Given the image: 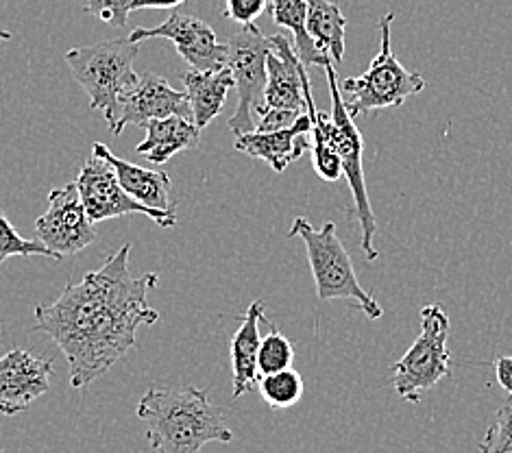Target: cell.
<instances>
[{
    "instance_id": "cell-1",
    "label": "cell",
    "mask_w": 512,
    "mask_h": 453,
    "mask_svg": "<svg viewBox=\"0 0 512 453\" xmlns=\"http://www.w3.org/2000/svg\"><path fill=\"white\" fill-rule=\"evenodd\" d=\"M129 255L131 244H125L79 284L68 281L57 301L35 305V329L62 349L72 388L83 390L107 375L138 347V327L160 321L146 299L160 275L133 277Z\"/></svg>"
},
{
    "instance_id": "cell-2",
    "label": "cell",
    "mask_w": 512,
    "mask_h": 453,
    "mask_svg": "<svg viewBox=\"0 0 512 453\" xmlns=\"http://www.w3.org/2000/svg\"><path fill=\"white\" fill-rule=\"evenodd\" d=\"M155 453H201L207 443H231L234 432L207 390L194 386H155L138 403Z\"/></svg>"
},
{
    "instance_id": "cell-3",
    "label": "cell",
    "mask_w": 512,
    "mask_h": 453,
    "mask_svg": "<svg viewBox=\"0 0 512 453\" xmlns=\"http://www.w3.org/2000/svg\"><path fill=\"white\" fill-rule=\"evenodd\" d=\"M327 75L329 83V96H332V114L319 112L314 105V96H312V83L310 77L303 79V96H306V107L312 120V131L310 136H319L323 138L336 155L343 162V173L347 177V183L353 194V210L349 216L356 220L360 225V234H362V251L367 253V260L375 262L380 257V251L373 247V238L377 231L375 216L369 203V192H367V181H364V166H362V155H364V140L362 133L353 122V116L349 114V109L345 105L343 92L338 88V79H336V68L334 61L323 68Z\"/></svg>"
},
{
    "instance_id": "cell-4",
    "label": "cell",
    "mask_w": 512,
    "mask_h": 453,
    "mask_svg": "<svg viewBox=\"0 0 512 453\" xmlns=\"http://www.w3.org/2000/svg\"><path fill=\"white\" fill-rule=\"evenodd\" d=\"M138 53L140 44H133L127 38L77 46L66 53L72 77L90 96V107L105 116L109 129H114L118 122L120 99L140 79L133 70Z\"/></svg>"
},
{
    "instance_id": "cell-5",
    "label": "cell",
    "mask_w": 512,
    "mask_h": 453,
    "mask_svg": "<svg viewBox=\"0 0 512 453\" xmlns=\"http://www.w3.org/2000/svg\"><path fill=\"white\" fill-rule=\"evenodd\" d=\"M288 238H301L306 244L316 297L321 301L351 299L369 318H382V305L360 286L345 244L336 236L334 223H325L321 229H316L308 218L297 216L288 231Z\"/></svg>"
},
{
    "instance_id": "cell-6",
    "label": "cell",
    "mask_w": 512,
    "mask_h": 453,
    "mask_svg": "<svg viewBox=\"0 0 512 453\" xmlns=\"http://www.w3.org/2000/svg\"><path fill=\"white\" fill-rule=\"evenodd\" d=\"M393 18L395 14L390 11L380 20V53L373 57L369 70L360 77H349L340 83V92H343L345 105L353 118L377 112V109L399 107L410 96L428 88V83H425L421 75L401 66L395 57L393 44H390Z\"/></svg>"
},
{
    "instance_id": "cell-7",
    "label": "cell",
    "mask_w": 512,
    "mask_h": 453,
    "mask_svg": "<svg viewBox=\"0 0 512 453\" xmlns=\"http://www.w3.org/2000/svg\"><path fill=\"white\" fill-rule=\"evenodd\" d=\"M449 316L441 305H425L421 310V334L412 342L404 358L393 364L390 382L395 393L419 403L441 379L451 373V355L447 349Z\"/></svg>"
},
{
    "instance_id": "cell-8",
    "label": "cell",
    "mask_w": 512,
    "mask_h": 453,
    "mask_svg": "<svg viewBox=\"0 0 512 453\" xmlns=\"http://www.w3.org/2000/svg\"><path fill=\"white\" fill-rule=\"evenodd\" d=\"M227 68L234 75V88L238 92V107L229 118V129L234 136H245L255 131V116L266 112L264 90H266V59L271 55V38L249 24L231 33L227 40Z\"/></svg>"
},
{
    "instance_id": "cell-9",
    "label": "cell",
    "mask_w": 512,
    "mask_h": 453,
    "mask_svg": "<svg viewBox=\"0 0 512 453\" xmlns=\"http://www.w3.org/2000/svg\"><path fill=\"white\" fill-rule=\"evenodd\" d=\"M75 183L85 212H88L94 225L109 218H120L129 214H142L164 229L177 225V214L151 210V207H146L140 201L129 197L125 188L120 186L112 164L99 155H90L85 159Z\"/></svg>"
},
{
    "instance_id": "cell-10",
    "label": "cell",
    "mask_w": 512,
    "mask_h": 453,
    "mask_svg": "<svg viewBox=\"0 0 512 453\" xmlns=\"http://www.w3.org/2000/svg\"><path fill=\"white\" fill-rule=\"evenodd\" d=\"M35 236L59 260L88 249L96 240V227L85 212L75 181L48 192V210L35 220Z\"/></svg>"
},
{
    "instance_id": "cell-11",
    "label": "cell",
    "mask_w": 512,
    "mask_h": 453,
    "mask_svg": "<svg viewBox=\"0 0 512 453\" xmlns=\"http://www.w3.org/2000/svg\"><path fill=\"white\" fill-rule=\"evenodd\" d=\"M164 38L177 46V53L186 59L190 70L216 72L227 66V44H221L210 24L197 16L173 11L162 24L151 29L131 31L129 42L142 44L144 40Z\"/></svg>"
},
{
    "instance_id": "cell-12",
    "label": "cell",
    "mask_w": 512,
    "mask_h": 453,
    "mask_svg": "<svg viewBox=\"0 0 512 453\" xmlns=\"http://www.w3.org/2000/svg\"><path fill=\"white\" fill-rule=\"evenodd\" d=\"M53 362L14 347L0 358V414L16 416L51 390Z\"/></svg>"
},
{
    "instance_id": "cell-13",
    "label": "cell",
    "mask_w": 512,
    "mask_h": 453,
    "mask_svg": "<svg viewBox=\"0 0 512 453\" xmlns=\"http://www.w3.org/2000/svg\"><path fill=\"white\" fill-rule=\"evenodd\" d=\"M170 116L192 118L188 94L175 90L164 77L146 72L120 99V116L112 133L120 136L127 125L146 127L153 120H164Z\"/></svg>"
},
{
    "instance_id": "cell-14",
    "label": "cell",
    "mask_w": 512,
    "mask_h": 453,
    "mask_svg": "<svg viewBox=\"0 0 512 453\" xmlns=\"http://www.w3.org/2000/svg\"><path fill=\"white\" fill-rule=\"evenodd\" d=\"M273 51L266 59V109H290V112L306 114V96H303V79L308 77V68H303L295 53V46L284 33L271 35Z\"/></svg>"
},
{
    "instance_id": "cell-15",
    "label": "cell",
    "mask_w": 512,
    "mask_h": 453,
    "mask_svg": "<svg viewBox=\"0 0 512 453\" xmlns=\"http://www.w3.org/2000/svg\"><path fill=\"white\" fill-rule=\"evenodd\" d=\"M312 120L310 114H301V118L284 131H273V133H258L251 131L245 136L236 138V151L245 153L249 157L262 159L268 166H271L275 173H284V170L297 162V159L312 151Z\"/></svg>"
},
{
    "instance_id": "cell-16",
    "label": "cell",
    "mask_w": 512,
    "mask_h": 453,
    "mask_svg": "<svg viewBox=\"0 0 512 453\" xmlns=\"http://www.w3.org/2000/svg\"><path fill=\"white\" fill-rule=\"evenodd\" d=\"M92 155H99L112 164L120 186L125 188L129 197L140 201L146 207H151V210L175 214L177 199L173 194V181H170L168 173H164V170H151L125 162L123 157H116L112 149L103 142H94Z\"/></svg>"
},
{
    "instance_id": "cell-17",
    "label": "cell",
    "mask_w": 512,
    "mask_h": 453,
    "mask_svg": "<svg viewBox=\"0 0 512 453\" xmlns=\"http://www.w3.org/2000/svg\"><path fill=\"white\" fill-rule=\"evenodd\" d=\"M266 303L253 301L240 321L238 332L231 338V366H234V399L251 393L260 382L258 353L262 345L260 325L266 323Z\"/></svg>"
},
{
    "instance_id": "cell-18",
    "label": "cell",
    "mask_w": 512,
    "mask_h": 453,
    "mask_svg": "<svg viewBox=\"0 0 512 453\" xmlns=\"http://www.w3.org/2000/svg\"><path fill=\"white\" fill-rule=\"evenodd\" d=\"M181 81L186 85L192 122L199 129L207 127L216 116L223 114L227 94L234 88V75L227 66L216 72L188 70L186 75H181Z\"/></svg>"
},
{
    "instance_id": "cell-19",
    "label": "cell",
    "mask_w": 512,
    "mask_h": 453,
    "mask_svg": "<svg viewBox=\"0 0 512 453\" xmlns=\"http://www.w3.org/2000/svg\"><path fill=\"white\" fill-rule=\"evenodd\" d=\"M146 129V138L136 146L138 155H146L153 164H166L177 153L188 151L199 144L201 129L192 118L170 116L164 120H153Z\"/></svg>"
},
{
    "instance_id": "cell-20",
    "label": "cell",
    "mask_w": 512,
    "mask_h": 453,
    "mask_svg": "<svg viewBox=\"0 0 512 453\" xmlns=\"http://www.w3.org/2000/svg\"><path fill=\"white\" fill-rule=\"evenodd\" d=\"M308 3V20L306 27L312 42L319 51L340 64L345 57V29L347 18L332 0H306Z\"/></svg>"
},
{
    "instance_id": "cell-21",
    "label": "cell",
    "mask_w": 512,
    "mask_h": 453,
    "mask_svg": "<svg viewBox=\"0 0 512 453\" xmlns=\"http://www.w3.org/2000/svg\"><path fill=\"white\" fill-rule=\"evenodd\" d=\"M268 9H271L273 22L277 27H282L292 33V46H295V53L301 59L303 68L310 66H321L325 68L329 57H325L316 44L312 42L306 20H308V3L306 0H268Z\"/></svg>"
},
{
    "instance_id": "cell-22",
    "label": "cell",
    "mask_w": 512,
    "mask_h": 453,
    "mask_svg": "<svg viewBox=\"0 0 512 453\" xmlns=\"http://www.w3.org/2000/svg\"><path fill=\"white\" fill-rule=\"evenodd\" d=\"M258 388L266 406L273 410H286L297 406L303 397V377L295 369H286L273 375H262Z\"/></svg>"
},
{
    "instance_id": "cell-23",
    "label": "cell",
    "mask_w": 512,
    "mask_h": 453,
    "mask_svg": "<svg viewBox=\"0 0 512 453\" xmlns=\"http://www.w3.org/2000/svg\"><path fill=\"white\" fill-rule=\"evenodd\" d=\"M292 362H295V347L282 332H277L275 325H271V332L262 336L258 353L260 377L292 369Z\"/></svg>"
},
{
    "instance_id": "cell-24",
    "label": "cell",
    "mask_w": 512,
    "mask_h": 453,
    "mask_svg": "<svg viewBox=\"0 0 512 453\" xmlns=\"http://www.w3.org/2000/svg\"><path fill=\"white\" fill-rule=\"evenodd\" d=\"M14 255H22V257L42 255L53 262H62L55 253L48 251L40 240L22 238L16 231V227L11 225V220L0 212V264H3L7 257H14Z\"/></svg>"
},
{
    "instance_id": "cell-25",
    "label": "cell",
    "mask_w": 512,
    "mask_h": 453,
    "mask_svg": "<svg viewBox=\"0 0 512 453\" xmlns=\"http://www.w3.org/2000/svg\"><path fill=\"white\" fill-rule=\"evenodd\" d=\"M480 453H512V406L499 408L486 436L478 445Z\"/></svg>"
},
{
    "instance_id": "cell-26",
    "label": "cell",
    "mask_w": 512,
    "mask_h": 453,
    "mask_svg": "<svg viewBox=\"0 0 512 453\" xmlns=\"http://www.w3.org/2000/svg\"><path fill=\"white\" fill-rule=\"evenodd\" d=\"M312 166L316 170V175L327 183H334L340 177H345L340 157L336 155L332 146L319 136H312Z\"/></svg>"
},
{
    "instance_id": "cell-27",
    "label": "cell",
    "mask_w": 512,
    "mask_h": 453,
    "mask_svg": "<svg viewBox=\"0 0 512 453\" xmlns=\"http://www.w3.org/2000/svg\"><path fill=\"white\" fill-rule=\"evenodd\" d=\"M81 3L90 16L112 24L116 29H125L133 0H81Z\"/></svg>"
},
{
    "instance_id": "cell-28",
    "label": "cell",
    "mask_w": 512,
    "mask_h": 453,
    "mask_svg": "<svg viewBox=\"0 0 512 453\" xmlns=\"http://www.w3.org/2000/svg\"><path fill=\"white\" fill-rule=\"evenodd\" d=\"M268 9V0H225L223 16L240 27L255 24L264 11Z\"/></svg>"
},
{
    "instance_id": "cell-29",
    "label": "cell",
    "mask_w": 512,
    "mask_h": 453,
    "mask_svg": "<svg viewBox=\"0 0 512 453\" xmlns=\"http://www.w3.org/2000/svg\"><path fill=\"white\" fill-rule=\"evenodd\" d=\"M301 118L299 112H290V109H266V112L255 122V131L258 133H273L290 129Z\"/></svg>"
},
{
    "instance_id": "cell-30",
    "label": "cell",
    "mask_w": 512,
    "mask_h": 453,
    "mask_svg": "<svg viewBox=\"0 0 512 453\" xmlns=\"http://www.w3.org/2000/svg\"><path fill=\"white\" fill-rule=\"evenodd\" d=\"M495 377L499 386H502L508 397H512V355H506V358L495 360Z\"/></svg>"
},
{
    "instance_id": "cell-31",
    "label": "cell",
    "mask_w": 512,
    "mask_h": 453,
    "mask_svg": "<svg viewBox=\"0 0 512 453\" xmlns=\"http://www.w3.org/2000/svg\"><path fill=\"white\" fill-rule=\"evenodd\" d=\"M186 0H133L131 3V14L140 9H175L184 5Z\"/></svg>"
},
{
    "instance_id": "cell-32",
    "label": "cell",
    "mask_w": 512,
    "mask_h": 453,
    "mask_svg": "<svg viewBox=\"0 0 512 453\" xmlns=\"http://www.w3.org/2000/svg\"><path fill=\"white\" fill-rule=\"evenodd\" d=\"M0 40H11V33L5 31V29H0Z\"/></svg>"
}]
</instances>
